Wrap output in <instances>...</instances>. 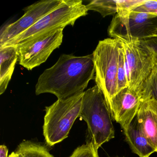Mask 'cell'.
Segmentation results:
<instances>
[{
  "mask_svg": "<svg viewBox=\"0 0 157 157\" xmlns=\"http://www.w3.org/2000/svg\"><path fill=\"white\" fill-rule=\"evenodd\" d=\"M136 117L139 127L157 152V101H141Z\"/></svg>",
  "mask_w": 157,
  "mask_h": 157,
  "instance_id": "obj_11",
  "label": "cell"
},
{
  "mask_svg": "<svg viewBox=\"0 0 157 157\" xmlns=\"http://www.w3.org/2000/svg\"><path fill=\"white\" fill-rule=\"evenodd\" d=\"M132 11L151 13L157 16V1L145 0L143 3L137 6Z\"/></svg>",
  "mask_w": 157,
  "mask_h": 157,
  "instance_id": "obj_19",
  "label": "cell"
},
{
  "mask_svg": "<svg viewBox=\"0 0 157 157\" xmlns=\"http://www.w3.org/2000/svg\"><path fill=\"white\" fill-rule=\"evenodd\" d=\"M15 153L16 157H54L44 146L30 141L21 142Z\"/></svg>",
  "mask_w": 157,
  "mask_h": 157,
  "instance_id": "obj_15",
  "label": "cell"
},
{
  "mask_svg": "<svg viewBox=\"0 0 157 157\" xmlns=\"http://www.w3.org/2000/svg\"><path fill=\"white\" fill-rule=\"evenodd\" d=\"M123 130L131 150L139 157H149L155 152L154 148L139 127L136 117Z\"/></svg>",
  "mask_w": 157,
  "mask_h": 157,
  "instance_id": "obj_12",
  "label": "cell"
},
{
  "mask_svg": "<svg viewBox=\"0 0 157 157\" xmlns=\"http://www.w3.org/2000/svg\"><path fill=\"white\" fill-rule=\"evenodd\" d=\"M139 94L141 101L149 99L157 101V65L143 84Z\"/></svg>",
  "mask_w": 157,
  "mask_h": 157,
  "instance_id": "obj_16",
  "label": "cell"
},
{
  "mask_svg": "<svg viewBox=\"0 0 157 157\" xmlns=\"http://www.w3.org/2000/svg\"><path fill=\"white\" fill-rule=\"evenodd\" d=\"M95 67L92 55L76 56L63 54L56 63L38 78L36 95L50 93L64 100L84 92L90 81L94 79Z\"/></svg>",
  "mask_w": 157,
  "mask_h": 157,
  "instance_id": "obj_1",
  "label": "cell"
},
{
  "mask_svg": "<svg viewBox=\"0 0 157 157\" xmlns=\"http://www.w3.org/2000/svg\"><path fill=\"white\" fill-rule=\"evenodd\" d=\"M88 12L86 5L82 3L81 0H63L58 8L0 48L17 46L51 31L63 30L69 25L73 26L76 21L87 15Z\"/></svg>",
  "mask_w": 157,
  "mask_h": 157,
  "instance_id": "obj_4",
  "label": "cell"
},
{
  "mask_svg": "<svg viewBox=\"0 0 157 157\" xmlns=\"http://www.w3.org/2000/svg\"><path fill=\"white\" fill-rule=\"evenodd\" d=\"M9 157H16V154H15V152H13Z\"/></svg>",
  "mask_w": 157,
  "mask_h": 157,
  "instance_id": "obj_22",
  "label": "cell"
},
{
  "mask_svg": "<svg viewBox=\"0 0 157 157\" xmlns=\"http://www.w3.org/2000/svg\"><path fill=\"white\" fill-rule=\"evenodd\" d=\"M121 42L114 38L99 41L93 52L96 85L104 95L107 104L117 93V70Z\"/></svg>",
  "mask_w": 157,
  "mask_h": 157,
  "instance_id": "obj_5",
  "label": "cell"
},
{
  "mask_svg": "<svg viewBox=\"0 0 157 157\" xmlns=\"http://www.w3.org/2000/svg\"><path fill=\"white\" fill-rule=\"evenodd\" d=\"M63 30L51 31L16 46L19 64L28 70L44 63L63 41Z\"/></svg>",
  "mask_w": 157,
  "mask_h": 157,
  "instance_id": "obj_8",
  "label": "cell"
},
{
  "mask_svg": "<svg viewBox=\"0 0 157 157\" xmlns=\"http://www.w3.org/2000/svg\"><path fill=\"white\" fill-rule=\"evenodd\" d=\"M84 92L67 99L58 100L46 107L43 133L48 146L52 147L67 137L79 116Z\"/></svg>",
  "mask_w": 157,
  "mask_h": 157,
  "instance_id": "obj_3",
  "label": "cell"
},
{
  "mask_svg": "<svg viewBox=\"0 0 157 157\" xmlns=\"http://www.w3.org/2000/svg\"><path fill=\"white\" fill-rule=\"evenodd\" d=\"M128 87L126 69L125 55L121 42L117 70V93Z\"/></svg>",
  "mask_w": 157,
  "mask_h": 157,
  "instance_id": "obj_17",
  "label": "cell"
},
{
  "mask_svg": "<svg viewBox=\"0 0 157 157\" xmlns=\"http://www.w3.org/2000/svg\"><path fill=\"white\" fill-rule=\"evenodd\" d=\"M150 39H151V40H155L157 41V29L155 30V32H154V33L152 35V36L151 37V38H150L149 40Z\"/></svg>",
  "mask_w": 157,
  "mask_h": 157,
  "instance_id": "obj_21",
  "label": "cell"
},
{
  "mask_svg": "<svg viewBox=\"0 0 157 157\" xmlns=\"http://www.w3.org/2000/svg\"><path fill=\"white\" fill-rule=\"evenodd\" d=\"M79 117L88 126V141L97 150L114 137L112 115L102 92L97 85L84 91Z\"/></svg>",
  "mask_w": 157,
  "mask_h": 157,
  "instance_id": "obj_2",
  "label": "cell"
},
{
  "mask_svg": "<svg viewBox=\"0 0 157 157\" xmlns=\"http://www.w3.org/2000/svg\"><path fill=\"white\" fill-rule=\"evenodd\" d=\"M8 149L5 145L0 146V157H9L8 156Z\"/></svg>",
  "mask_w": 157,
  "mask_h": 157,
  "instance_id": "obj_20",
  "label": "cell"
},
{
  "mask_svg": "<svg viewBox=\"0 0 157 157\" xmlns=\"http://www.w3.org/2000/svg\"><path fill=\"white\" fill-rule=\"evenodd\" d=\"M18 60V48L16 46L0 48V94L6 91Z\"/></svg>",
  "mask_w": 157,
  "mask_h": 157,
  "instance_id": "obj_13",
  "label": "cell"
},
{
  "mask_svg": "<svg viewBox=\"0 0 157 157\" xmlns=\"http://www.w3.org/2000/svg\"><path fill=\"white\" fill-rule=\"evenodd\" d=\"M121 43L125 55L128 88L139 94L143 84L157 65V50L143 40Z\"/></svg>",
  "mask_w": 157,
  "mask_h": 157,
  "instance_id": "obj_6",
  "label": "cell"
},
{
  "mask_svg": "<svg viewBox=\"0 0 157 157\" xmlns=\"http://www.w3.org/2000/svg\"><path fill=\"white\" fill-rule=\"evenodd\" d=\"M141 102L139 94L128 87L117 93L111 99L108 106L112 117L120 124L123 130L136 117Z\"/></svg>",
  "mask_w": 157,
  "mask_h": 157,
  "instance_id": "obj_10",
  "label": "cell"
},
{
  "mask_svg": "<svg viewBox=\"0 0 157 157\" xmlns=\"http://www.w3.org/2000/svg\"><path fill=\"white\" fill-rule=\"evenodd\" d=\"M88 11H94L100 13L103 17L114 15L122 10V1L93 0L86 5Z\"/></svg>",
  "mask_w": 157,
  "mask_h": 157,
  "instance_id": "obj_14",
  "label": "cell"
},
{
  "mask_svg": "<svg viewBox=\"0 0 157 157\" xmlns=\"http://www.w3.org/2000/svg\"><path fill=\"white\" fill-rule=\"evenodd\" d=\"M63 0H42L25 9L18 21L4 26L0 33V46L31 28L43 17L58 8Z\"/></svg>",
  "mask_w": 157,
  "mask_h": 157,
  "instance_id": "obj_9",
  "label": "cell"
},
{
  "mask_svg": "<svg viewBox=\"0 0 157 157\" xmlns=\"http://www.w3.org/2000/svg\"><path fill=\"white\" fill-rule=\"evenodd\" d=\"M70 157H99L98 150L92 143L87 142L86 144L78 147Z\"/></svg>",
  "mask_w": 157,
  "mask_h": 157,
  "instance_id": "obj_18",
  "label": "cell"
},
{
  "mask_svg": "<svg viewBox=\"0 0 157 157\" xmlns=\"http://www.w3.org/2000/svg\"><path fill=\"white\" fill-rule=\"evenodd\" d=\"M157 28V16L132 11L127 15L116 14L108 28V34L121 42L149 40Z\"/></svg>",
  "mask_w": 157,
  "mask_h": 157,
  "instance_id": "obj_7",
  "label": "cell"
}]
</instances>
